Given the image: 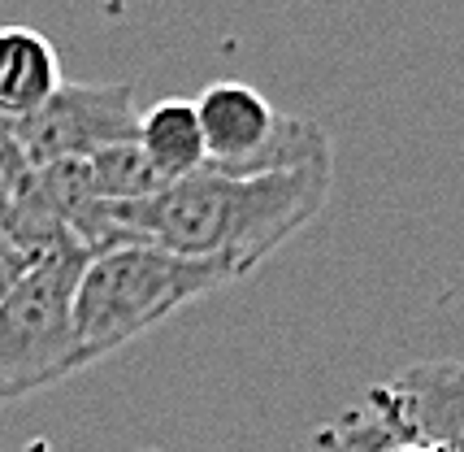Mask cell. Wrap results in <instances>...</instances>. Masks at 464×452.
Wrapping results in <instances>:
<instances>
[{"label":"cell","instance_id":"10","mask_svg":"<svg viewBox=\"0 0 464 452\" xmlns=\"http://www.w3.org/2000/svg\"><path fill=\"white\" fill-rule=\"evenodd\" d=\"M35 257H40V252H26V248H18L9 235H0V300L14 291V283H18L26 270L35 266Z\"/></svg>","mask_w":464,"mask_h":452},{"label":"cell","instance_id":"7","mask_svg":"<svg viewBox=\"0 0 464 452\" xmlns=\"http://www.w3.org/2000/svg\"><path fill=\"white\" fill-rule=\"evenodd\" d=\"M57 48L35 26H0V123L14 126L57 96Z\"/></svg>","mask_w":464,"mask_h":452},{"label":"cell","instance_id":"2","mask_svg":"<svg viewBox=\"0 0 464 452\" xmlns=\"http://www.w3.org/2000/svg\"><path fill=\"white\" fill-rule=\"evenodd\" d=\"M247 279L230 261H196L157 244H121L96 252L74 291V349L79 370L152 330L182 305Z\"/></svg>","mask_w":464,"mask_h":452},{"label":"cell","instance_id":"3","mask_svg":"<svg viewBox=\"0 0 464 452\" xmlns=\"http://www.w3.org/2000/svg\"><path fill=\"white\" fill-rule=\"evenodd\" d=\"M87 261L79 244L48 248L0 300V405L79 374L74 291Z\"/></svg>","mask_w":464,"mask_h":452},{"label":"cell","instance_id":"11","mask_svg":"<svg viewBox=\"0 0 464 452\" xmlns=\"http://www.w3.org/2000/svg\"><path fill=\"white\" fill-rule=\"evenodd\" d=\"M143 452H161V448H143Z\"/></svg>","mask_w":464,"mask_h":452},{"label":"cell","instance_id":"9","mask_svg":"<svg viewBox=\"0 0 464 452\" xmlns=\"http://www.w3.org/2000/svg\"><path fill=\"white\" fill-rule=\"evenodd\" d=\"M87 165V183L96 192V201L104 205H140L148 196L165 192V179L152 170V162L143 157L140 144H118V148H104L96 152Z\"/></svg>","mask_w":464,"mask_h":452},{"label":"cell","instance_id":"8","mask_svg":"<svg viewBox=\"0 0 464 452\" xmlns=\"http://www.w3.org/2000/svg\"><path fill=\"white\" fill-rule=\"evenodd\" d=\"M135 144L143 148V157L152 162V170L165 183H182L208 165L196 101H182V96H165L148 113H140Z\"/></svg>","mask_w":464,"mask_h":452},{"label":"cell","instance_id":"1","mask_svg":"<svg viewBox=\"0 0 464 452\" xmlns=\"http://www.w3.org/2000/svg\"><path fill=\"white\" fill-rule=\"evenodd\" d=\"M334 170L230 179L200 170L140 205H109V248L157 244L196 261H230L243 274L322 213Z\"/></svg>","mask_w":464,"mask_h":452},{"label":"cell","instance_id":"6","mask_svg":"<svg viewBox=\"0 0 464 452\" xmlns=\"http://www.w3.org/2000/svg\"><path fill=\"white\" fill-rule=\"evenodd\" d=\"M31 170L65 162H92L96 152L135 144L140 113L130 83H61L57 96L31 118L9 126Z\"/></svg>","mask_w":464,"mask_h":452},{"label":"cell","instance_id":"4","mask_svg":"<svg viewBox=\"0 0 464 452\" xmlns=\"http://www.w3.org/2000/svg\"><path fill=\"white\" fill-rule=\"evenodd\" d=\"M204 152L213 174L261 179L295 170H334V148L308 118L283 113L247 83H213L196 96Z\"/></svg>","mask_w":464,"mask_h":452},{"label":"cell","instance_id":"5","mask_svg":"<svg viewBox=\"0 0 464 452\" xmlns=\"http://www.w3.org/2000/svg\"><path fill=\"white\" fill-rule=\"evenodd\" d=\"M334 439L347 452H464V361H417L378 383L339 422Z\"/></svg>","mask_w":464,"mask_h":452}]
</instances>
